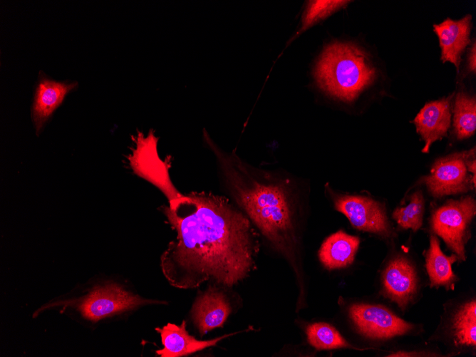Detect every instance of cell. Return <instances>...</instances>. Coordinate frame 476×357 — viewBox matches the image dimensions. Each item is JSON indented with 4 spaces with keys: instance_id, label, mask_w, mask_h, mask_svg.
I'll return each instance as SVG.
<instances>
[{
    "instance_id": "e0dca14e",
    "label": "cell",
    "mask_w": 476,
    "mask_h": 357,
    "mask_svg": "<svg viewBox=\"0 0 476 357\" xmlns=\"http://www.w3.org/2000/svg\"><path fill=\"white\" fill-rule=\"evenodd\" d=\"M458 259L456 254L445 255L440 249L437 237H430V248L426 253V269L431 286L450 287L455 280L452 270V264Z\"/></svg>"
},
{
    "instance_id": "5bb4252c",
    "label": "cell",
    "mask_w": 476,
    "mask_h": 357,
    "mask_svg": "<svg viewBox=\"0 0 476 357\" xmlns=\"http://www.w3.org/2000/svg\"><path fill=\"white\" fill-rule=\"evenodd\" d=\"M160 333L163 348L156 351L161 357H179L187 356L206 348L215 346L221 340L234 335L225 334L211 340L200 341L189 334L185 321L177 326L168 323L162 328H156Z\"/></svg>"
},
{
    "instance_id": "6da1fadb",
    "label": "cell",
    "mask_w": 476,
    "mask_h": 357,
    "mask_svg": "<svg viewBox=\"0 0 476 357\" xmlns=\"http://www.w3.org/2000/svg\"><path fill=\"white\" fill-rule=\"evenodd\" d=\"M163 212L176 233L160 259L171 286L189 289L212 281L230 287L254 269L255 232L227 199L193 192L169 201Z\"/></svg>"
},
{
    "instance_id": "52a82bcc",
    "label": "cell",
    "mask_w": 476,
    "mask_h": 357,
    "mask_svg": "<svg viewBox=\"0 0 476 357\" xmlns=\"http://www.w3.org/2000/svg\"><path fill=\"white\" fill-rule=\"evenodd\" d=\"M475 150L455 152L438 159L432 166L430 173L425 179L430 194L436 197L465 192L475 183L467 173V157Z\"/></svg>"
},
{
    "instance_id": "7402d4cb",
    "label": "cell",
    "mask_w": 476,
    "mask_h": 357,
    "mask_svg": "<svg viewBox=\"0 0 476 357\" xmlns=\"http://www.w3.org/2000/svg\"><path fill=\"white\" fill-rule=\"evenodd\" d=\"M423 209L424 200L422 192L417 191L410 195L409 204L397 208L393 217L401 227L417 231L423 223Z\"/></svg>"
},
{
    "instance_id": "ba28073f",
    "label": "cell",
    "mask_w": 476,
    "mask_h": 357,
    "mask_svg": "<svg viewBox=\"0 0 476 357\" xmlns=\"http://www.w3.org/2000/svg\"><path fill=\"white\" fill-rule=\"evenodd\" d=\"M349 316L358 332L373 339H388L411 331L414 326L378 305L353 304Z\"/></svg>"
},
{
    "instance_id": "4fadbf2b",
    "label": "cell",
    "mask_w": 476,
    "mask_h": 357,
    "mask_svg": "<svg viewBox=\"0 0 476 357\" xmlns=\"http://www.w3.org/2000/svg\"><path fill=\"white\" fill-rule=\"evenodd\" d=\"M225 295L214 288L208 289L195 301L192 318L201 336L220 327L231 312Z\"/></svg>"
},
{
    "instance_id": "603a6c76",
    "label": "cell",
    "mask_w": 476,
    "mask_h": 357,
    "mask_svg": "<svg viewBox=\"0 0 476 357\" xmlns=\"http://www.w3.org/2000/svg\"><path fill=\"white\" fill-rule=\"evenodd\" d=\"M475 43H473L472 47H471V49L469 53L468 56V69L470 72L475 73L476 70V61H475V56H476V52H475Z\"/></svg>"
},
{
    "instance_id": "7c38bea8",
    "label": "cell",
    "mask_w": 476,
    "mask_h": 357,
    "mask_svg": "<svg viewBox=\"0 0 476 357\" xmlns=\"http://www.w3.org/2000/svg\"><path fill=\"white\" fill-rule=\"evenodd\" d=\"M383 283L387 296L404 309L416 292L415 270L405 258L397 257L385 269Z\"/></svg>"
},
{
    "instance_id": "9c48e42d",
    "label": "cell",
    "mask_w": 476,
    "mask_h": 357,
    "mask_svg": "<svg viewBox=\"0 0 476 357\" xmlns=\"http://www.w3.org/2000/svg\"><path fill=\"white\" fill-rule=\"evenodd\" d=\"M333 203L355 228L383 237L391 235L385 209L379 202L361 195H336Z\"/></svg>"
},
{
    "instance_id": "8992f818",
    "label": "cell",
    "mask_w": 476,
    "mask_h": 357,
    "mask_svg": "<svg viewBox=\"0 0 476 357\" xmlns=\"http://www.w3.org/2000/svg\"><path fill=\"white\" fill-rule=\"evenodd\" d=\"M157 138L150 132L147 137L139 133L135 147L128 157L130 165L138 176L156 186L169 201L182 195L174 186L169 174V166L159 157Z\"/></svg>"
},
{
    "instance_id": "8fae6325",
    "label": "cell",
    "mask_w": 476,
    "mask_h": 357,
    "mask_svg": "<svg viewBox=\"0 0 476 357\" xmlns=\"http://www.w3.org/2000/svg\"><path fill=\"white\" fill-rule=\"evenodd\" d=\"M471 22L472 16L468 14L459 20L447 19L433 26L439 39L442 61L452 63L457 72L462 54L470 42Z\"/></svg>"
},
{
    "instance_id": "7a4b0ae2",
    "label": "cell",
    "mask_w": 476,
    "mask_h": 357,
    "mask_svg": "<svg viewBox=\"0 0 476 357\" xmlns=\"http://www.w3.org/2000/svg\"><path fill=\"white\" fill-rule=\"evenodd\" d=\"M234 198L266 239L291 256L298 240L293 212V184L288 178L257 169L237 155L209 143Z\"/></svg>"
},
{
    "instance_id": "3957f363",
    "label": "cell",
    "mask_w": 476,
    "mask_h": 357,
    "mask_svg": "<svg viewBox=\"0 0 476 357\" xmlns=\"http://www.w3.org/2000/svg\"><path fill=\"white\" fill-rule=\"evenodd\" d=\"M377 76V69L368 53L347 42L328 44L314 69L319 87L331 97L343 102L356 100L374 84Z\"/></svg>"
},
{
    "instance_id": "9a60e30c",
    "label": "cell",
    "mask_w": 476,
    "mask_h": 357,
    "mask_svg": "<svg viewBox=\"0 0 476 357\" xmlns=\"http://www.w3.org/2000/svg\"><path fill=\"white\" fill-rule=\"evenodd\" d=\"M77 85L76 82H58L45 76L40 77L32 106V118L37 133L66 95Z\"/></svg>"
},
{
    "instance_id": "d6986e66",
    "label": "cell",
    "mask_w": 476,
    "mask_h": 357,
    "mask_svg": "<svg viewBox=\"0 0 476 357\" xmlns=\"http://www.w3.org/2000/svg\"><path fill=\"white\" fill-rule=\"evenodd\" d=\"M476 302L470 301L455 314L452 321V331L457 344L465 346L476 345Z\"/></svg>"
},
{
    "instance_id": "44dd1931",
    "label": "cell",
    "mask_w": 476,
    "mask_h": 357,
    "mask_svg": "<svg viewBox=\"0 0 476 357\" xmlns=\"http://www.w3.org/2000/svg\"><path fill=\"white\" fill-rule=\"evenodd\" d=\"M306 336L309 343L318 350L356 348L333 326L326 323H314L308 326Z\"/></svg>"
},
{
    "instance_id": "2e32d148",
    "label": "cell",
    "mask_w": 476,
    "mask_h": 357,
    "mask_svg": "<svg viewBox=\"0 0 476 357\" xmlns=\"http://www.w3.org/2000/svg\"><path fill=\"white\" fill-rule=\"evenodd\" d=\"M358 237L338 231L327 237L319 252L320 261L327 269L350 265L358 249Z\"/></svg>"
},
{
    "instance_id": "5b68a950",
    "label": "cell",
    "mask_w": 476,
    "mask_h": 357,
    "mask_svg": "<svg viewBox=\"0 0 476 357\" xmlns=\"http://www.w3.org/2000/svg\"><path fill=\"white\" fill-rule=\"evenodd\" d=\"M476 203L471 197L450 200L435 210L432 227L458 259H465V246L470 238V224L475 214Z\"/></svg>"
},
{
    "instance_id": "ffe728a7",
    "label": "cell",
    "mask_w": 476,
    "mask_h": 357,
    "mask_svg": "<svg viewBox=\"0 0 476 357\" xmlns=\"http://www.w3.org/2000/svg\"><path fill=\"white\" fill-rule=\"evenodd\" d=\"M350 2L351 1L343 0H314L308 1L302 16L301 27L290 41H292L295 38H297L319 21L344 9Z\"/></svg>"
},
{
    "instance_id": "ac0fdd59",
    "label": "cell",
    "mask_w": 476,
    "mask_h": 357,
    "mask_svg": "<svg viewBox=\"0 0 476 357\" xmlns=\"http://www.w3.org/2000/svg\"><path fill=\"white\" fill-rule=\"evenodd\" d=\"M453 126L456 137L462 140L474 135L476 129L475 96L459 92L455 100Z\"/></svg>"
},
{
    "instance_id": "30bf717a",
    "label": "cell",
    "mask_w": 476,
    "mask_h": 357,
    "mask_svg": "<svg viewBox=\"0 0 476 357\" xmlns=\"http://www.w3.org/2000/svg\"><path fill=\"white\" fill-rule=\"evenodd\" d=\"M454 94L426 103L413 122L416 130L425 142L423 152H428L431 145L447 135L452 116V98Z\"/></svg>"
},
{
    "instance_id": "277c9868",
    "label": "cell",
    "mask_w": 476,
    "mask_h": 357,
    "mask_svg": "<svg viewBox=\"0 0 476 357\" xmlns=\"http://www.w3.org/2000/svg\"><path fill=\"white\" fill-rule=\"evenodd\" d=\"M159 302L135 295L118 284L108 283L96 286L78 300L60 301L57 305L74 306L84 318L98 321L140 306Z\"/></svg>"
}]
</instances>
